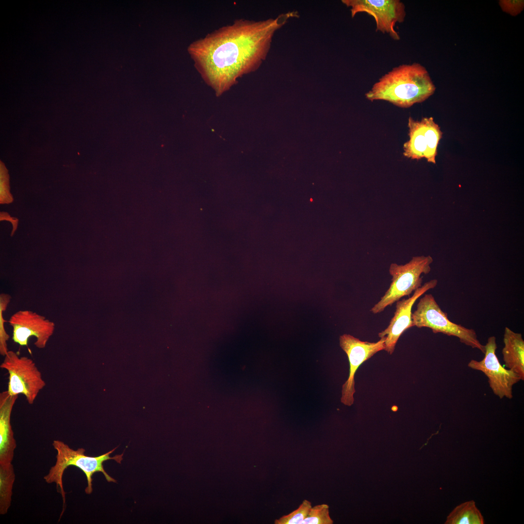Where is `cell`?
<instances>
[{"instance_id": "cell-18", "label": "cell", "mask_w": 524, "mask_h": 524, "mask_svg": "<svg viewBox=\"0 0 524 524\" xmlns=\"http://www.w3.org/2000/svg\"><path fill=\"white\" fill-rule=\"evenodd\" d=\"M311 507V502L307 499H304L296 509L276 520L275 524H301L307 516Z\"/></svg>"}, {"instance_id": "cell-6", "label": "cell", "mask_w": 524, "mask_h": 524, "mask_svg": "<svg viewBox=\"0 0 524 524\" xmlns=\"http://www.w3.org/2000/svg\"><path fill=\"white\" fill-rule=\"evenodd\" d=\"M8 372L7 392L11 395L22 394L29 404L32 405L40 392L46 386L41 372L35 362L26 356H19L9 350L0 365Z\"/></svg>"}, {"instance_id": "cell-12", "label": "cell", "mask_w": 524, "mask_h": 524, "mask_svg": "<svg viewBox=\"0 0 524 524\" xmlns=\"http://www.w3.org/2000/svg\"><path fill=\"white\" fill-rule=\"evenodd\" d=\"M437 284V279H431L414 291L411 296L396 302L394 316L387 328L378 333L379 338L385 337L384 350L389 354L393 353L396 344L402 334L413 327L411 309L415 302L426 292L434 288Z\"/></svg>"}, {"instance_id": "cell-16", "label": "cell", "mask_w": 524, "mask_h": 524, "mask_svg": "<svg viewBox=\"0 0 524 524\" xmlns=\"http://www.w3.org/2000/svg\"><path fill=\"white\" fill-rule=\"evenodd\" d=\"M15 479L12 464L0 466V514H5L11 506L12 489Z\"/></svg>"}, {"instance_id": "cell-10", "label": "cell", "mask_w": 524, "mask_h": 524, "mask_svg": "<svg viewBox=\"0 0 524 524\" xmlns=\"http://www.w3.org/2000/svg\"><path fill=\"white\" fill-rule=\"evenodd\" d=\"M340 345L346 354L349 362V373L347 380L342 386L341 402L350 406L353 405L355 393L354 377L360 366L377 352L385 348V337L377 342L361 341L350 335L340 336Z\"/></svg>"}, {"instance_id": "cell-14", "label": "cell", "mask_w": 524, "mask_h": 524, "mask_svg": "<svg viewBox=\"0 0 524 524\" xmlns=\"http://www.w3.org/2000/svg\"><path fill=\"white\" fill-rule=\"evenodd\" d=\"M502 356L505 366L524 380V340L522 334L506 327Z\"/></svg>"}, {"instance_id": "cell-21", "label": "cell", "mask_w": 524, "mask_h": 524, "mask_svg": "<svg viewBox=\"0 0 524 524\" xmlns=\"http://www.w3.org/2000/svg\"><path fill=\"white\" fill-rule=\"evenodd\" d=\"M3 174L0 175V203H9L13 201V198L9 192L8 178H3Z\"/></svg>"}, {"instance_id": "cell-15", "label": "cell", "mask_w": 524, "mask_h": 524, "mask_svg": "<svg viewBox=\"0 0 524 524\" xmlns=\"http://www.w3.org/2000/svg\"><path fill=\"white\" fill-rule=\"evenodd\" d=\"M445 524H483L484 520L473 500L461 503L448 515Z\"/></svg>"}, {"instance_id": "cell-7", "label": "cell", "mask_w": 524, "mask_h": 524, "mask_svg": "<svg viewBox=\"0 0 524 524\" xmlns=\"http://www.w3.org/2000/svg\"><path fill=\"white\" fill-rule=\"evenodd\" d=\"M485 346L484 358L480 361L471 360L468 366L480 371L486 376L492 392L499 398L511 399L513 386L521 380L520 377L500 363L496 354L497 344L495 336L489 337Z\"/></svg>"}, {"instance_id": "cell-5", "label": "cell", "mask_w": 524, "mask_h": 524, "mask_svg": "<svg viewBox=\"0 0 524 524\" xmlns=\"http://www.w3.org/2000/svg\"><path fill=\"white\" fill-rule=\"evenodd\" d=\"M432 262L433 259L430 256H419L412 257L409 262L404 265L392 263L389 267V273L392 277L390 286L370 311L374 314L380 313L387 307L391 306L404 296L409 295L420 287L423 281L421 276L430 272V265Z\"/></svg>"}, {"instance_id": "cell-11", "label": "cell", "mask_w": 524, "mask_h": 524, "mask_svg": "<svg viewBox=\"0 0 524 524\" xmlns=\"http://www.w3.org/2000/svg\"><path fill=\"white\" fill-rule=\"evenodd\" d=\"M12 340L20 346H27L28 339L35 338L34 345L39 349L46 347L53 334L55 325L45 316L29 310H20L10 317Z\"/></svg>"}, {"instance_id": "cell-4", "label": "cell", "mask_w": 524, "mask_h": 524, "mask_svg": "<svg viewBox=\"0 0 524 524\" xmlns=\"http://www.w3.org/2000/svg\"><path fill=\"white\" fill-rule=\"evenodd\" d=\"M411 319L413 327L428 328L434 333L456 337L461 343L485 353V346L477 339L475 330L450 321L431 294H426L420 299Z\"/></svg>"}, {"instance_id": "cell-13", "label": "cell", "mask_w": 524, "mask_h": 524, "mask_svg": "<svg viewBox=\"0 0 524 524\" xmlns=\"http://www.w3.org/2000/svg\"><path fill=\"white\" fill-rule=\"evenodd\" d=\"M18 395L7 391L0 393V466L12 464L16 446L11 424V416Z\"/></svg>"}, {"instance_id": "cell-2", "label": "cell", "mask_w": 524, "mask_h": 524, "mask_svg": "<svg viewBox=\"0 0 524 524\" xmlns=\"http://www.w3.org/2000/svg\"><path fill=\"white\" fill-rule=\"evenodd\" d=\"M435 89L426 68L415 63L393 68L373 85L365 97L370 101L383 100L409 108L426 100Z\"/></svg>"}, {"instance_id": "cell-20", "label": "cell", "mask_w": 524, "mask_h": 524, "mask_svg": "<svg viewBox=\"0 0 524 524\" xmlns=\"http://www.w3.org/2000/svg\"><path fill=\"white\" fill-rule=\"evenodd\" d=\"M499 4L502 11L512 16L519 14L524 7V1L522 0H501Z\"/></svg>"}, {"instance_id": "cell-1", "label": "cell", "mask_w": 524, "mask_h": 524, "mask_svg": "<svg viewBox=\"0 0 524 524\" xmlns=\"http://www.w3.org/2000/svg\"><path fill=\"white\" fill-rule=\"evenodd\" d=\"M295 12L276 19L254 22L239 20L194 43L190 51L200 75L217 96L236 80L256 70L268 51L274 32Z\"/></svg>"}, {"instance_id": "cell-17", "label": "cell", "mask_w": 524, "mask_h": 524, "mask_svg": "<svg viewBox=\"0 0 524 524\" xmlns=\"http://www.w3.org/2000/svg\"><path fill=\"white\" fill-rule=\"evenodd\" d=\"M333 521L329 514L328 506L325 504L311 507L301 524H331Z\"/></svg>"}, {"instance_id": "cell-8", "label": "cell", "mask_w": 524, "mask_h": 524, "mask_svg": "<svg viewBox=\"0 0 524 524\" xmlns=\"http://www.w3.org/2000/svg\"><path fill=\"white\" fill-rule=\"evenodd\" d=\"M351 7V16L365 12L373 16L376 23V31L388 33L393 39L399 40L400 36L395 30L396 23L403 22L406 16L405 6L399 0H343Z\"/></svg>"}, {"instance_id": "cell-19", "label": "cell", "mask_w": 524, "mask_h": 524, "mask_svg": "<svg viewBox=\"0 0 524 524\" xmlns=\"http://www.w3.org/2000/svg\"><path fill=\"white\" fill-rule=\"evenodd\" d=\"M11 297L7 294H1L0 295V354L4 356L8 352L7 341L9 339V335L6 332L4 328V322L3 313L9 304Z\"/></svg>"}, {"instance_id": "cell-3", "label": "cell", "mask_w": 524, "mask_h": 524, "mask_svg": "<svg viewBox=\"0 0 524 524\" xmlns=\"http://www.w3.org/2000/svg\"><path fill=\"white\" fill-rule=\"evenodd\" d=\"M52 446L57 452L56 461L55 465L51 467L49 473L44 477L45 481L49 484L55 483L59 492L63 499V510L61 513V518L66 508V492L64 491L63 476L65 470L69 466H74L80 469L85 474L87 486L85 492L87 494L92 492V476L94 474L101 472L104 475L109 482H116V481L110 476L105 471L103 467L104 461L109 459H113L120 464L123 460L124 453L116 455L113 457H110L117 447L110 451L97 457H91L85 455V450L83 448L75 450L59 440H54Z\"/></svg>"}, {"instance_id": "cell-9", "label": "cell", "mask_w": 524, "mask_h": 524, "mask_svg": "<svg viewBox=\"0 0 524 524\" xmlns=\"http://www.w3.org/2000/svg\"><path fill=\"white\" fill-rule=\"evenodd\" d=\"M409 139L404 143L403 155L411 159L425 158L436 164L437 147L442 133L433 117H425L421 121L409 117L408 120Z\"/></svg>"}]
</instances>
